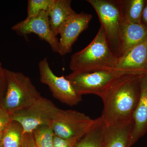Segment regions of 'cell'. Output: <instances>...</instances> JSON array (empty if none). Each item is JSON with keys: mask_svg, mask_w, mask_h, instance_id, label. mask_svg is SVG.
<instances>
[{"mask_svg": "<svg viewBox=\"0 0 147 147\" xmlns=\"http://www.w3.org/2000/svg\"><path fill=\"white\" fill-rule=\"evenodd\" d=\"M118 61L119 58L110 50L105 33L100 27L92 42L71 56L69 68L72 72H77L116 70Z\"/></svg>", "mask_w": 147, "mask_h": 147, "instance_id": "7a4b0ae2", "label": "cell"}, {"mask_svg": "<svg viewBox=\"0 0 147 147\" xmlns=\"http://www.w3.org/2000/svg\"><path fill=\"white\" fill-rule=\"evenodd\" d=\"M121 72L113 70L72 72L65 77L81 95L93 94L100 96Z\"/></svg>", "mask_w": 147, "mask_h": 147, "instance_id": "52a82bcc", "label": "cell"}, {"mask_svg": "<svg viewBox=\"0 0 147 147\" xmlns=\"http://www.w3.org/2000/svg\"><path fill=\"white\" fill-rule=\"evenodd\" d=\"M120 38L122 56L132 47L147 39V30L141 23H130L123 20Z\"/></svg>", "mask_w": 147, "mask_h": 147, "instance_id": "4fadbf2b", "label": "cell"}, {"mask_svg": "<svg viewBox=\"0 0 147 147\" xmlns=\"http://www.w3.org/2000/svg\"><path fill=\"white\" fill-rule=\"evenodd\" d=\"M146 74L121 71L100 96L103 104L100 116L106 126L127 122L139 101L140 86Z\"/></svg>", "mask_w": 147, "mask_h": 147, "instance_id": "6da1fadb", "label": "cell"}, {"mask_svg": "<svg viewBox=\"0 0 147 147\" xmlns=\"http://www.w3.org/2000/svg\"><path fill=\"white\" fill-rule=\"evenodd\" d=\"M2 67L1 63V62H0V67Z\"/></svg>", "mask_w": 147, "mask_h": 147, "instance_id": "4316f807", "label": "cell"}, {"mask_svg": "<svg viewBox=\"0 0 147 147\" xmlns=\"http://www.w3.org/2000/svg\"><path fill=\"white\" fill-rule=\"evenodd\" d=\"M21 147H37L32 132L24 133Z\"/></svg>", "mask_w": 147, "mask_h": 147, "instance_id": "cb8c5ba5", "label": "cell"}, {"mask_svg": "<svg viewBox=\"0 0 147 147\" xmlns=\"http://www.w3.org/2000/svg\"><path fill=\"white\" fill-rule=\"evenodd\" d=\"M1 137H2L0 138V147H3L2 143Z\"/></svg>", "mask_w": 147, "mask_h": 147, "instance_id": "484cf974", "label": "cell"}, {"mask_svg": "<svg viewBox=\"0 0 147 147\" xmlns=\"http://www.w3.org/2000/svg\"><path fill=\"white\" fill-rule=\"evenodd\" d=\"M24 134L22 125L17 122L11 121L2 136L3 147H21Z\"/></svg>", "mask_w": 147, "mask_h": 147, "instance_id": "ac0fdd59", "label": "cell"}, {"mask_svg": "<svg viewBox=\"0 0 147 147\" xmlns=\"http://www.w3.org/2000/svg\"><path fill=\"white\" fill-rule=\"evenodd\" d=\"M97 13L110 50L121 56V30L123 22L121 0H87Z\"/></svg>", "mask_w": 147, "mask_h": 147, "instance_id": "277c9868", "label": "cell"}, {"mask_svg": "<svg viewBox=\"0 0 147 147\" xmlns=\"http://www.w3.org/2000/svg\"><path fill=\"white\" fill-rule=\"evenodd\" d=\"M84 113L60 109L50 126L56 136L64 139L81 138L94 122Z\"/></svg>", "mask_w": 147, "mask_h": 147, "instance_id": "8992f818", "label": "cell"}, {"mask_svg": "<svg viewBox=\"0 0 147 147\" xmlns=\"http://www.w3.org/2000/svg\"><path fill=\"white\" fill-rule=\"evenodd\" d=\"M38 67L40 82L48 86L55 98L69 106L77 105L82 101V96L65 77L57 76L53 73L47 58L39 62Z\"/></svg>", "mask_w": 147, "mask_h": 147, "instance_id": "ba28073f", "label": "cell"}, {"mask_svg": "<svg viewBox=\"0 0 147 147\" xmlns=\"http://www.w3.org/2000/svg\"><path fill=\"white\" fill-rule=\"evenodd\" d=\"M7 88L2 106L10 115L26 108L41 97L28 76L6 70Z\"/></svg>", "mask_w": 147, "mask_h": 147, "instance_id": "3957f363", "label": "cell"}, {"mask_svg": "<svg viewBox=\"0 0 147 147\" xmlns=\"http://www.w3.org/2000/svg\"><path fill=\"white\" fill-rule=\"evenodd\" d=\"M133 125L132 119L125 123L106 125L103 147H128Z\"/></svg>", "mask_w": 147, "mask_h": 147, "instance_id": "5bb4252c", "label": "cell"}, {"mask_svg": "<svg viewBox=\"0 0 147 147\" xmlns=\"http://www.w3.org/2000/svg\"><path fill=\"white\" fill-rule=\"evenodd\" d=\"M80 139H63L56 136L55 134L53 147H75L77 142Z\"/></svg>", "mask_w": 147, "mask_h": 147, "instance_id": "44dd1931", "label": "cell"}, {"mask_svg": "<svg viewBox=\"0 0 147 147\" xmlns=\"http://www.w3.org/2000/svg\"><path fill=\"white\" fill-rule=\"evenodd\" d=\"M60 109L52 101L41 96L28 108L11 115L10 117L22 125L24 133L32 132L39 127L50 126Z\"/></svg>", "mask_w": 147, "mask_h": 147, "instance_id": "5b68a950", "label": "cell"}, {"mask_svg": "<svg viewBox=\"0 0 147 147\" xmlns=\"http://www.w3.org/2000/svg\"><path fill=\"white\" fill-rule=\"evenodd\" d=\"M32 133L37 147H53L55 134L51 126L39 127Z\"/></svg>", "mask_w": 147, "mask_h": 147, "instance_id": "d6986e66", "label": "cell"}, {"mask_svg": "<svg viewBox=\"0 0 147 147\" xmlns=\"http://www.w3.org/2000/svg\"><path fill=\"white\" fill-rule=\"evenodd\" d=\"M11 29L22 36L26 37L32 33L36 34L50 45L53 52H59V40L50 26L47 11H42L36 16L26 18L14 25Z\"/></svg>", "mask_w": 147, "mask_h": 147, "instance_id": "9c48e42d", "label": "cell"}, {"mask_svg": "<svg viewBox=\"0 0 147 147\" xmlns=\"http://www.w3.org/2000/svg\"><path fill=\"white\" fill-rule=\"evenodd\" d=\"M71 0H55L47 11L50 26L57 36L61 25L76 13L71 7Z\"/></svg>", "mask_w": 147, "mask_h": 147, "instance_id": "9a60e30c", "label": "cell"}, {"mask_svg": "<svg viewBox=\"0 0 147 147\" xmlns=\"http://www.w3.org/2000/svg\"><path fill=\"white\" fill-rule=\"evenodd\" d=\"M11 121L10 115L0 105V138Z\"/></svg>", "mask_w": 147, "mask_h": 147, "instance_id": "7402d4cb", "label": "cell"}, {"mask_svg": "<svg viewBox=\"0 0 147 147\" xmlns=\"http://www.w3.org/2000/svg\"><path fill=\"white\" fill-rule=\"evenodd\" d=\"M116 70L147 74V39L132 47L119 58Z\"/></svg>", "mask_w": 147, "mask_h": 147, "instance_id": "8fae6325", "label": "cell"}, {"mask_svg": "<svg viewBox=\"0 0 147 147\" xmlns=\"http://www.w3.org/2000/svg\"><path fill=\"white\" fill-rule=\"evenodd\" d=\"M92 18L91 14L82 12L72 14L65 20L59 29L60 38L58 53L63 56L71 53L74 42L82 32L88 28Z\"/></svg>", "mask_w": 147, "mask_h": 147, "instance_id": "30bf717a", "label": "cell"}, {"mask_svg": "<svg viewBox=\"0 0 147 147\" xmlns=\"http://www.w3.org/2000/svg\"><path fill=\"white\" fill-rule=\"evenodd\" d=\"M146 0H121L124 21L141 24Z\"/></svg>", "mask_w": 147, "mask_h": 147, "instance_id": "e0dca14e", "label": "cell"}, {"mask_svg": "<svg viewBox=\"0 0 147 147\" xmlns=\"http://www.w3.org/2000/svg\"><path fill=\"white\" fill-rule=\"evenodd\" d=\"M105 127L101 117L95 119L91 127L79 139L75 147H103Z\"/></svg>", "mask_w": 147, "mask_h": 147, "instance_id": "2e32d148", "label": "cell"}, {"mask_svg": "<svg viewBox=\"0 0 147 147\" xmlns=\"http://www.w3.org/2000/svg\"><path fill=\"white\" fill-rule=\"evenodd\" d=\"M6 70L2 66L0 67V105L2 104L6 91Z\"/></svg>", "mask_w": 147, "mask_h": 147, "instance_id": "603a6c76", "label": "cell"}, {"mask_svg": "<svg viewBox=\"0 0 147 147\" xmlns=\"http://www.w3.org/2000/svg\"><path fill=\"white\" fill-rule=\"evenodd\" d=\"M132 119L134 125L128 147L133 146L147 132V74L143 76L141 81L140 96Z\"/></svg>", "mask_w": 147, "mask_h": 147, "instance_id": "7c38bea8", "label": "cell"}, {"mask_svg": "<svg viewBox=\"0 0 147 147\" xmlns=\"http://www.w3.org/2000/svg\"><path fill=\"white\" fill-rule=\"evenodd\" d=\"M55 0H28L27 16L33 17L42 11H47Z\"/></svg>", "mask_w": 147, "mask_h": 147, "instance_id": "ffe728a7", "label": "cell"}, {"mask_svg": "<svg viewBox=\"0 0 147 147\" xmlns=\"http://www.w3.org/2000/svg\"><path fill=\"white\" fill-rule=\"evenodd\" d=\"M141 24L147 30V0H146L141 18Z\"/></svg>", "mask_w": 147, "mask_h": 147, "instance_id": "d4e9b609", "label": "cell"}]
</instances>
